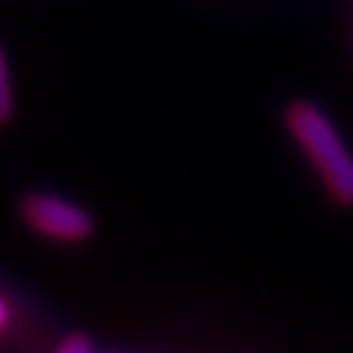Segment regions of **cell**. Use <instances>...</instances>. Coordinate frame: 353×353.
<instances>
[{
    "label": "cell",
    "instance_id": "cell-1",
    "mask_svg": "<svg viewBox=\"0 0 353 353\" xmlns=\"http://www.w3.org/2000/svg\"><path fill=\"white\" fill-rule=\"evenodd\" d=\"M283 124L289 130L297 150L312 165L330 201L353 209V150L347 148L336 121L318 103L297 97L285 106Z\"/></svg>",
    "mask_w": 353,
    "mask_h": 353
},
{
    "label": "cell",
    "instance_id": "cell-2",
    "mask_svg": "<svg viewBox=\"0 0 353 353\" xmlns=\"http://www.w3.org/2000/svg\"><path fill=\"white\" fill-rule=\"evenodd\" d=\"M18 215L30 233L53 245H85L97 233V218L92 215V209L57 192L32 189L21 194Z\"/></svg>",
    "mask_w": 353,
    "mask_h": 353
},
{
    "label": "cell",
    "instance_id": "cell-3",
    "mask_svg": "<svg viewBox=\"0 0 353 353\" xmlns=\"http://www.w3.org/2000/svg\"><path fill=\"white\" fill-rule=\"evenodd\" d=\"M18 115V94L12 80V62H9L6 48L0 44V130L9 127Z\"/></svg>",
    "mask_w": 353,
    "mask_h": 353
},
{
    "label": "cell",
    "instance_id": "cell-4",
    "mask_svg": "<svg viewBox=\"0 0 353 353\" xmlns=\"http://www.w3.org/2000/svg\"><path fill=\"white\" fill-rule=\"evenodd\" d=\"M53 353H94V345H92V339L88 336L74 333V336H65Z\"/></svg>",
    "mask_w": 353,
    "mask_h": 353
},
{
    "label": "cell",
    "instance_id": "cell-5",
    "mask_svg": "<svg viewBox=\"0 0 353 353\" xmlns=\"http://www.w3.org/2000/svg\"><path fill=\"white\" fill-rule=\"evenodd\" d=\"M12 318H15V306H12V301L0 292V336L9 330V324H12Z\"/></svg>",
    "mask_w": 353,
    "mask_h": 353
}]
</instances>
